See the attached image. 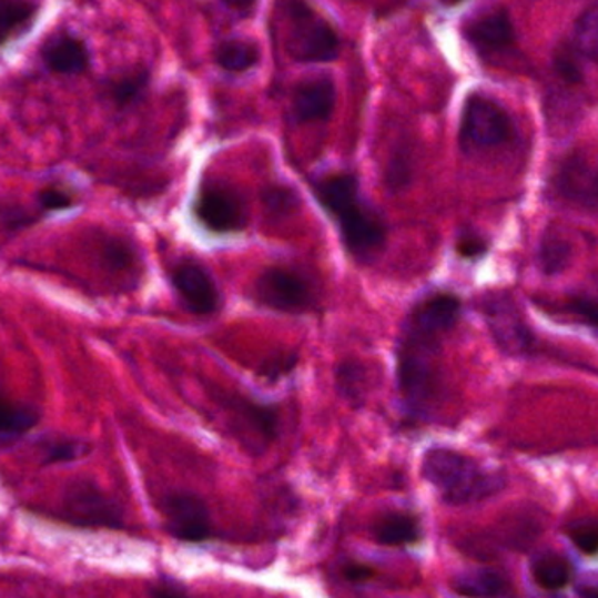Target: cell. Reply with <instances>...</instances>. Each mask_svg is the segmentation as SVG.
I'll use <instances>...</instances> for the list:
<instances>
[{"label": "cell", "mask_w": 598, "mask_h": 598, "mask_svg": "<svg viewBox=\"0 0 598 598\" xmlns=\"http://www.w3.org/2000/svg\"><path fill=\"white\" fill-rule=\"evenodd\" d=\"M42 60L48 69L59 74H80L89 69V48L71 34H54L42 47Z\"/></svg>", "instance_id": "16"}, {"label": "cell", "mask_w": 598, "mask_h": 598, "mask_svg": "<svg viewBox=\"0 0 598 598\" xmlns=\"http://www.w3.org/2000/svg\"><path fill=\"white\" fill-rule=\"evenodd\" d=\"M572 50L581 59L595 62L598 54V13L597 6L591 4L585 13L579 17L574 27Z\"/></svg>", "instance_id": "25"}, {"label": "cell", "mask_w": 598, "mask_h": 598, "mask_svg": "<svg viewBox=\"0 0 598 598\" xmlns=\"http://www.w3.org/2000/svg\"><path fill=\"white\" fill-rule=\"evenodd\" d=\"M531 578L543 590H564L572 581V565L558 553H543L531 561Z\"/></svg>", "instance_id": "19"}, {"label": "cell", "mask_w": 598, "mask_h": 598, "mask_svg": "<svg viewBox=\"0 0 598 598\" xmlns=\"http://www.w3.org/2000/svg\"><path fill=\"white\" fill-rule=\"evenodd\" d=\"M448 4H456V2H462V0H446Z\"/></svg>", "instance_id": "40"}, {"label": "cell", "mask_w": 598, "mask_h": 598, "mask_svg": "<svg viewBox=\"0 0 598 598\" xmlns=\"http://www.w3.org/2000/svg\"><path fill=\"white\" fill-rule=\"evenodd\" d=\"M446 335L404 323L397 355V386L407 409L422 415L437 389V356Z\"/></svg>", "instance_id": "3"}, {"label": "cell", "mask_w": 598, "mask_h": 598, "mask_svg": "<svg viewBox=\"0 0 598 598\" xmlns=\"http://www.w3.org/2000/svg\"><path fill=\"white\" fill-rule=\"evenodd\" d=\"M222 2L226 8L241 14L250 13L256 4V0H222Z\"/></svg>", "instance_id": "38"}, {"label": "cell", "mask_w": 598, "mask_h": 598, "mask_svg": "<svg viewBox=\"0 0 598 598\" xmlns=\"http://www.w3.org/2000/svg\"><path fill=\"white\" fill-rule=\"evenodd\" d=\"M41 422V413L30 404L9 401L0 395V434L20 435Z\"/></svg>", "instance_id": "21"}, {"label": "cell", "mask_w": 598, "mask_h": 598, "mask_svg": "<svg viewBox=\"0 0 598 598\" xmlns=\"http://www.w3.org/2000/svg\"><path fill=\"white\" fill-rule=\"evenodd\" d=\"M343 576L349 582H365L376 576V569L361 561H349L343 567Z\"/></svg>", "instance_id": "37"}, {"label": "cell", "mask_w": 598, "mask_h": 598, "mask_svg": "<svg viewBox=\"0 0 598 598\" xmlns=\"http://www.w3.org/2000/svg\"><path fill=\"white\" fill-rule=\"evenodd\" d=\"M297 364V356L295 355H277L274 358H268L265 362L264 368H262V376L268 377V379H277L280 376H285Z\"/></svg>", "instance_id": "34"}, {"label": "cell", "mask_w": 598, "mask_h": 598, "mask_svg": "<svg viewBox=\"0 0 598 598\" xmlns=\"http://www.w3.org/2000/svg\"><path fill=\"white\" fill-rule=\"evenodd\" d=\"M262 201H264L265 207L268 213L274 216H286V214L293 213L298 207L297 193L286 186H268L262 193Z\"/></svg>", "instance_id": "29"}, {"label": "cell", "mask_w": 598, "mask_h": 598, "mask_svg": "<svg viewBox=\"0 0 598 598\" xmlns=\"http://www.w3.org/2000/svg\"><path fill=\"white\" fill-rule=\"evenodd\" d=\"M453 590L464 597H503L510 594V585L504 574L491 569L469 570L453 579Z\"/></svg>", "instance_id": "18"}, {"label": "cell", "mask_w": 598, "mask_h": 598, "mask_svg": "<svg viewBox=\"0 0 598 598\" xmlns=\"http://www.w3.org/2000/svg\"><path fill=\"white\" fill-rule=\"evenodd\" d=\"M316 197L335 223L347 253L373 260L386 244L383 217L362 199L361 184L353 174H334L314 184Z\"/></svg>", "instance_id": "1"}, {"label": "cell", "mask_w": 598, "mask_h": 598, "mask_svg": "<svg viewBox=\"0 0 598 598\" xmlns=\"http://www.w3.org/2000/svg\"><path fill=\"white\" fill-rule=\"evenodd\" d=\"M422 476L449 506L482 503L500 494L507 483L500 470L488 469L476 458L449 448L425 453Z\"/></svg>", "instance_id": "2"}, {"label": "cell", "mask_w": 598, "mask_h": 598, "mask_svg": "<svg viewBox=\"0 0 598 598\" xmlns=\"http://www.w3.org/2000/svg\"><path fill=\"white\" fill-rule=\"evenodd\" d=\"M572 260V244L560 234L544 235L539 250V264L546 276H557L569 267Z\"/></svg>", "instance_id": "23"}, {"label": "cell", "mask_w": 598, "mask_h": 598, "mask_svg": "<svg viewBox=\"0 0 598 598\" xmlns=\"http://www.w3.org/2000/svg\"><path fill=\"white\" fill-rule=\"evenodd\" d=\"M482 311L495 343L506 355H530L536 347V335L509 293H488L483 297Z\"/></svg>", "instance_id": "6"}, {"label": "cell", "mask_w": 598, "mask_h": 598, "mask_svg": "<svg viewBox=\"0 0 598 598\" xmlns=\"http://www.w3.org/2000/svg\"><path fill=\"white\" fill-rule=\"evenodd\" d=\"M214 60L223 71L244 72L255 68L260 60V50L255 42L225 41L214 51Z\"/></svg>", "instance_id": "22"}, {"label": "cell", "mask_w": 598, "mask_h": 598, "mask_svg": "<svg viewBox=\"0 0 598 598\" xmlns=\"http://www.w3.org/2000/svg\"><path fill=\"white\" fill-rule=\"evenodd\" d=\"M555 189L570 204L581 205L591 213L597 210V171L582 153L565 159L558 169Z\"/></svg>", "instance_id": "13"}, {"label": "cell", "mask_w": 598, "mask_h": 598, "mask_svg": "<svg viewBox=\"0 0 598 598\" xmlns=\"http://www.w3.org/2000/svg\"><path fill=\"white\" fill-rule=\"evenodd\" d=\"M373 537L377 544L389 548L411 546L422 539V527L418 519L407 513H386L374 524Z\"/></svg>", "instance_id": "17"}, {"label": "cell", "mask_w": 598, "mask_h": 598, "mask_svg": "<svg viewBox=\"0 0 598 598\" xmlns=\"http://www.w3.org/2000/svg\"><path fill=\"white\" fill-rule=\"evenodd\" d=\"M335 386L349 404L361 406L367 392V371L358 362H343L335 371Z\"/></svg>", "instance_id": "24"}, {"label": "cell", "mask_w": 598, "mask_h": 598, "mask_svg": "<svg viewBox=\"0 0 598 598\" xmlns=\"http://www.w3.org/2000/svg\"><path fill=\"white\" fill-rule=\"evenodd\" d=\"M513 134V122L503 105L494 99L473 93L465 101L460 122V144L464 150H489L506 143Z\"/></svg>", "instance_id": "7"}, {"label": "cell", "mask_w": 598, "mask_h": 598, "mask_svg": "<svg viewBox=\"0 0 598 598\" xmlns=\"http://www.w3.org/2000/svg\"><path fill=\"white\" fill-rule=\"evenodd\" d=\"M38 11V0H0V44L26 29Z\"/></svg>", "instance_id": "20"}, {"label": "cell", "mask_w": 598, "mask_h": 598, "mask_svg": "<svg viewBox=\"0 0 598 598\" xmlns=\"http://www.w3.org/2000/svg\"><path fill=\"white\" fill-rule=\"evenodd\" d=\"M39 205L42 211H62L69 210L72 205L71 193L63 192L60 189H47L39 193Z\"/></svg>", "instance_id": "33"}, {"label": "cell", "mask_w": 598, "mask_h": 598, "mask_svg": "<svg viewBox=\"0 0 598 598\" xmlns=\"http://www.w3.org/2000/svg\"><path fill=\"white\" fill-rule=\"evenodd\" d=\"M488 250L485 239L477 234L462 235L460 241L456 244V252L460 253L464 259H477L485 255Z\"/></svg>", "instance_id": "35"}, {"label": "cell", "mask_w": 598, "mask_h": 598, "mask_svg": "<svg viewBox=\"0 0 598 598\" xmlns=\"http://www.w3.org/2000/svg\"><path fill=\"white\" fill-rule=\"evenodd\" d=\"M553 65H555V71H557L561 80L570 84L581 83V57L572 50L570 44L569 47L558 48L555 59H553Z\"/></svg>", "instance_id": "31"}, {"label": "cell", "mask_w": 598, "mask_h": 598, "mask_svg": "<svg viewBox=\"0 0 598 598\" xmlns=\"http://www.w3.org/2000/svg\"><path fill=\"white\" fill-rule=\"evenodd\" d=\"M60 518L81 528H111L123 525V509L116 498L105 494L90 479H78L65 488L60 503Z\"/></svg>", "instance_id": "5"}, {"label": "cell", "mask_w": 598, "mask_h": 598, "mask_svg": "<svg viewBox=\"0 0 598 598\" xmlns=\"http://www.w3.org/2000/svg\"><path fill=\"white\" fill-rule=\"evenodd\" d=\"M255 297L265 307L280 313H304L314 304L310 281L286 267H268L255 283Z\"/></svg>", "instance_id": "8"}, {"label": "cell", "mask_w": 598, "mask_h": 598, "mask_svg": "<svg viewBox=\"0 0 598 598\" xmlns=\"http://www.w3.org/2000/svg\"><path fill=\"white\" fill-rule=\"evenodd\" d=\"M285 23V47L298 62H332L339 54V38L331 23L307 0H277Z\"/></svg>", "instance_id": "4"}, {"label": "cell", "mask_w": 598, "mask_h": 598, "mask_svg": "<svg viewBox=\"0 0 598 598\" xmlns=\"http://www.w3.org/2000/svg\"><path fill=\"white\" fill-rule=\"evenodd\" d=\"M567 534L572 539L574 546L588 557H595L598 549V528L594 519H581L567 527Z\"/></svg>", "instance_id": "30"}, {"label": "cell", "mask_w": 598, "mask_h": 598, "mask_svg": "<svg viewBox=\"0 0 598 598\" xmlns=\"http://www.w3.org/2000/svg\"><path fill=\"white\" fill-rule=\"evenodd\" d=\"M148 81H150V75L143 69L129 72L120 80L109 84V97L118 108H126V105H132L143 99L148 89Z\"/></svg>", "instance_id": "26"}, {"label": "cell", "mask_w": 598, "mask_h": 598, "mask_svg": "<svg viewBox=\"0 0 598 598\" xmlns=\"http://www.w3.org/2000/svg\"><path fill=\"white\" fill-rule=\"evenodd\" d=\"M184 590L183 588H178L176 585L172 586H165V588H160V586H156L155 590L151 591V595H168V597H174V595H183Z\"/></svg>", "instance_id": "39"}, {"label": "cell", "mask_w": 598, "mask_h": 598, "mask_svg": "<svg viewBox=\"0 0 598 598\" xmlns=\"http://www.w3.org/2000/svg\"><path fill=\"white\" fill-rule=\"evenodd\" d=\"M565 311L581 320L586 325H590L591 328L597 326V301L590 295H572L569 301L565 302Z\"/></svg>", "instance_id": "32"}, {"label": "cell", "mask_w": 598, "mask_h": 598, "mask_svg": "<svg viewBox=\"0 0 598 598\" xmlns=\"http://www.w3.org/2000/svg\"><path fill=\"white\" fill-rule=\"evenodd\" d=\"M464 36L479 53H500L513 47L515 26L506 9H489L464 27Z\"/></svg>", "instance_id": "14"}, {"label": "cell", "mask_w": 598, "mask_h": 598, "mask_svg": "<svg viewBox=\"0 0 598 598\" xmlns=\"http://www.w3.org/2000/svg\"><path fill=\"white\" fill-rule=\"evenodd\" d=\"M335 84L331 78H313L293 93V118L301 123L326 122L334 113Z\"/></svg>", "instance_id": "15"}, {"label": "cell", "mask_w": 598, "mask_h": 598, "mask_svg": "<svg viewBox=\"0 0 598 598\" xmlns=\"http://www.w3.org/2000/svg\"><path fill=\"white\" fill-rule=\"evenodd\" d=\"M220 402L235 419L243 432L250 434L259 452L271 446L280 435V409L268 404H260L241 395H220Z\"/></svg>", "instance_id": "12"}, {"label": "cell", "mask_w": 598, "mask_h": 598, "mask_svg": "<svg viewBox=\"0 0 598 598\" xmlns=\"http://www.w3.org/2000/svg\"><path fill=\"white\" fill-rule=\"evenodd\" d=\"M195 214L202 225L217 234L243 231L247 223L246 204L229 184H205L195 202Z\"/></svg>", "instance_id": "10"}, {"label": "cell", "mask_w": 598, "mask_h": 598, "mask_svg": "<svg viewBox=\"0 0 598 598\" xmlns=\"http://www.w3.org/2000/svg\"><path fill=\"white\" fill-rule=\"evenodd\" d=\"M87 446L74 439H53L42 444V464H65V462L78 460Z\"/></svg>", "instance_id": "28"}, {"label": "cell", "mask_w": 598, "mask_h": 598, "mask_svg": "<svg viewBox=\"0 0 598 598\" xmlns=\"http://www.w3.org/2000/svg\"><path fill=\"white\" fill-rule=\"evenodd\" d=\"M0 222L8 229H21L32 223L29 214L26 211L18 207V205H11V207H0Z\"/></svg>", "instance_id": "36"}, {"label": "cell", "mask_w": 598, "mask_h": 598, "mask_svg": "<svg viewBox=\"0 0 598 598\" xmlns=\"http://www.w3.org/2000/svg\"><path fill=\"white\" fill-rule=\"evenodd\" d=\"M101 260L105 268L113 272L132 271L138 264V253L125 239L108 237L101 244Z\"/></svg>", "instance_id": "27"}, {"label": "cell", "mask_w": 598, "mask_h": 598, "mask_svg": "<svg viewBox=\"0 0 598 598\" xmlns=\"http://www.w3.org/2000/svg\"><path fill=\"white\" fill-rule=\"evenodd\" d=\"M165 528L174 539L183 543H204L213 536V521L207 504L199 495L176 491L162 503Z\"/></svg>", "instance_id": "9"}, {"label": "cell", "mask_w": 598, "mask_h": 598, "mask_svg": "<svg viewBox=\"0 0 598 598\" xmlns=\"http://www.w3.org/2000/svg\"><path fill=\"white\" fill-rule=\"evenodd\" d=\"M172 286L189 307L190 313L197 316H210L222 306V295L213 276L204 265L195 260H181L171 271Z\"/></svg>", "instance_id": "11"}]
</instances>
